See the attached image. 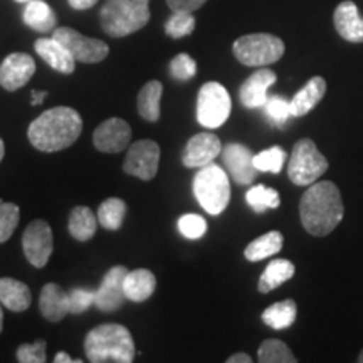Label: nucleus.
<instances>
[{
	"label": "nucleus",
	"mask_w": 363,
	"mask_h": 363,
	"mask_svg": "<svg viewBox=\"0 0 363 363\" xmlns=\"http://www.w3.org/2000/svg\"><path fill=\"white\" fill-rule=\"evenodd\" d=\"M345 206L340 189L333 182L321 180L311 184L299 202V217L308 234L325 238L340 225Z\"/></svg>",
	"instance_id": "1"
},
{
	"label": "nucleus",
	"mask_w": 363,
	"mask_h": 363,
	"mask_svg": "<svg viewBox=\"0 0 363 363\" xmlns=\"http://www.w3.org/2000/svg\"><path fill=\"white\" fill-rule=\"evenodd\" d=\"M83 131V120L72 108L57 106L44 111L30 123L27 136L34 148L52 153L71 147Z\"/></svg>",
	"instance_id": "2"
},
{
	"label": "nucleus",
	"mask_w": 363,
	"mask_h": 363,
	"mask_svg": "<svg viewBox=\"0 0 363 363\" xmlns=\"http://www.w3.org/2000/svg\"><path fill=\"white\" fill-rule=\"evenodd\" d=\"M84 353L93 363H131L135 360L133 337L123 325H99L86 335Z\"/></svg>",
	"instance_id": "3"
},
{
	"label": "nucleus",
	"mask_w": 363,
	"mask_h": 363,
	"mask_svg": "<svg viewBox=\"0 0 363 363\" xmlns=\"http://www.w3.org/2000/svg\"><path fill=\"white\" fill-rule=\"evenodd\" d=\"M150 0H106L99 17L104 33L125 38L143 29L150 21Z\"/></svg>",
	"instance_id": "4"
},
{
	"label": "nucleus",
	"mask_w": 363,
	"mask_h": 363,
	"mask_svg": "<svg viewBox=\"0 0 363 363\" xmlns=\"http://www.w3.org/2000/svg\"><path fill=\"white\" fill-rule=\"evenodd\" d=\"M194 195L208 214H222L230 202V184L224 169L216 163L202 167L194 177Z\"/></svg>",
	"instance_id": "5"
},
{
	"label": "nucleus",
	"mask_w": 363,
	"mask_h": 363,
	"mask_svg": "<svg viewBox=\"0 0 363 363\" xmlns=\"http://www.w3.org/2000/svg\"><path fill=\"white\" fill-rule=\"evenodd\" d=\"M328 160L310 138H303L294 145L288 163V177L298 187H310L326 174Z\"/></svg>",
	"instance_id": "6"
},
{
	"label": "nucleus",
	"mask_w": 363,
	"mask_h": 363,
	"mask_svg": "<svg viewBox=\"0 0 363 363\" xmlns=\"http://www.w3.org/2000/svg\"><path fill=\"white\" fill-rule=\"evenodd\" d=\"M233 51L240 65L264 67L274 65L283 57L284 43L272 34H247L235 40Z\"/></svg>",
	"instance_id": "7"
},
{
	"label": "nucleus",
	"mask_w": 363,
	"mask_h": 363,
	"mask_svg": "<svg viewBox=\"0 0 363 363\" xmlns=\"http://www.w3.org/2000/svg\"><path fill=\"white\" fill-rule=\"evenodd\" d=\"M230 110L233 101L224 86L216 81L202 86L197 96V121L203 128H219L229 120Z\"/></svg>",
	"instance_id": "8"
},
{
	"label": "nucleus",
	"mask_w": 363,
	"mask_h": 363,
	"mask_svg": "<svg viewBox=\"0 0 363 363\" xmlns=\"http://www.w3.org/2000/svg\"><path fill=\"white\" fill-rule=\"evenodd\" d=\"M52 38L65 45L76 61L84 62V65H96V62L106 59L108 54H110V48H108L106 43L99 39L86 38V35L79 34L78 30L71 29V27L54 29Z\"/></svg>",
	"instance_id": "9"
},
{
	"label": "nucleus",
	"mask_w": 363,
	"mask_h": 363,
	"mask_svg": "<svg viewBox=\"0 0 363 363\" xmlns=\"http://www.w3.org/2000/svg\"><path fill=\"white\" fill-rule=\"evenodd\" d=\"M160 163V147L153 140H140L130 145L126 153L123 170L125 174L136 177L140 180L155 179Z\"/></svg>",
	"instance_id": "10"
},
{
	"label": "nucleus",
	"mask_w": 363,
	"mask_h": 363,
	"mask_svg": "<svg viewBox=\"0 0 363 363\" xmlns=\"http://www.w3.org/2000/svg\"><path fill=\"white\" fill-rule=\"evenodd\" d=\"M22 249L27 261L34 267H44L48 264L54 249L52 230L48 222L38 219L27 225L22 238Z\"/></svg>",
	"instance_id": "11"
},
{
	"label": "nucleus",
	"mask_w": 363,
	"mask_h": 363,
	"mask_svg": "<svg viewBox=\"0 0 363 363\" xmlns=\"http://www.w3.org/2000/svg\"><path fill=\"white\" fill-rule=\"evenodd\" d=\"M128 269L125 266H115L104 274L99 288L94 291V306L104 313H113L120 310L126 301L125 278Z\"/></svg>",
	"instance_id": "12"
},
{
	"label": "nucleus",
	"mask_w": 363,
	"mask_h": 363,
	"mask_svg": "<svg viewBox=\"0 0 363 363\" xmlns=\"http://www.w3.org/2000/svg\"><path fill=\"white\" fill-rule=\"evenodd\" d=\"M222 153V143L219 136L214 133H203L194 135L187 142V147L184 150L182 162L187 169H202L216 160Z\"/></svg>",
	"instance_id": "13"
},
{
	"label": "nucleus",
	"mask_w": 363,
	"mask_h": 363,
	"mask_svg": "<svg viewBox=\"0 0 363 363\" xmlns=\"http://www.w3.org/2000/svg\"><path fill=\"white\" fill-rule=\"evenodd\" d=\"M224 165L230 179L239 185H249L256 180L257 169L254 167V155L246 145L229 143L222 148Z\"/></svg>",
	"instance_id": "14"
},
{
	"label": "nucleus",
	"mask_w": 363,
	"mask_h": 363,
	"mask_svg": "<svg viewBox=\"0 0 363 363\" xmlns=\"http://www.w3.org/2000/svg\"><path fill=\"white\" fill-rule=\"evenodd\" d=\"M131 128L121 118H110L94 130L93 142L99 152L120 153L130 147Z\"/></svg>",
	"instance_id": "15"
},
{
	"label": "nucleus",
	"mask_w": 363,
	"mask_h": 363,
	"mask_svg": "<svg viewBox=\"0 0 363 363\" xmlns=\"http://www.w3.org/2000/svg\"><path fill=\"white\" fill-rule=\"evenodd\" d=\"M35 72L34 59L26 52H13L0 65V86L6 91H17L29 83Z\"/></svg>",
	"instance_id": "16"
},
{
	"label": "nucleus",
	"mask_w": 363,
	"mask_h": 363,
	"mask_svg": "<svg viewBox=\"0 0 363 363\" xmlns=\"http://www.w3.org/2000/svg\"><path fill=\"white\" fill-rule=\"evenodd\" d=\"M276 72L262 67L244 81L239 89V99L246 108H261L267 99V91L276 83Z\"/></svg>",
	"instance_id": "17"
},
{
	"label": "nucleus",
	"mask_w": 363,
	"mask_h": 363,
	"mask_svg": "<svg viewBox=\"0 0 363 363\" xmlns=\"http://www.w3.org/2000/svg\"><path fill=\"white\" fill-rule=\"evenodd\" d=\"M333 24L337 33L348 43H363V17L358 12L355 2L345 0L335 9Z\"/></svg>",
	"instance_id": "18"
},
{
	"label": "nucleus",
	"mask_w": 363,
	"mask_h": 363,
	"mask_svg": "<svg viewBox=\"0 0 363 363\" xmlns=\"http://www.w3.org/2000/svg\"><path fill=\"white\" fill-rule=\"evenodd\" d=\"M35 52L48 62L52 69H56L62 74H71L76 67V59L71 56V52L54 38L38 39L34 44Z\"/></svg>",
	"instance_id": "19"
},
{
	"label": "nucleus",
	"mask_w": 363,
	"mask_h": 363,
	"mask_svg": "<svg viewBox=\"0 0 363 363\" xmlns=\"http://www.w3.org/2000/svg\"><path fill=\"white\" fill-rule=\"evenodd\" d=\"M39 310L49 321H61L69 313V294L56 283L45 284L39 296Z\"/></svg>",
	"instance_id": "20"
},
{
	"label": "nucleus",
	"mask_w": 363,
	"mask_h": 363,
	"mask_svg": "<svg viewBox=\"0 0 363 363\" xmlns=\"http://www.w3.org/2000/svg\"><path fill=\"white\" fill-rule=\"evenodd\" d=\"M326 93V81L321 76H315L291 99V116H305L318 103L321 101Z\"/></svg>",
	"instance_id": "21"
},
{
	"label": "nucleus",
	"mask_w": 363,
	"mask_h": 363,
	"mask_svg": "<svg viewBox=\"0 0 363 363\" xmlns=\"http://www.w3.org/2000/svg\"><path fill=\"white\" fill-rule=\"evenodd\" d=\"M0 303L13 313H22L33 303L29 286L13 278H0Z\"/></svg>",
	"instance_id": "22"
},
{
	"label": "nucleus",
	"mask_w": 363,
	"mask_h": 363,
	"mask_svg": "<svg viewBox=\"0 0 363 363\" xmlns=\"http://www.w3.org/2000/svg\"><path fill=\"white\" fill-rule=\"evenodd\" d=\"M123 288L126 299L133 303H143L155 291L157 279L153 272L148 269H135L131 272L128 271Z\"/></svg>",
	"instance_id": "23"
},
{
	"label": "nucleus",
	"mask_w": 363,
	"mask_h": 363,
	"mask_svg": "<svg viewBox=\"0 0 363 363\" xmlns=\"http://www.w3.org/2000/svg\"><path fill=\"white\" fill-rule=\"evenodd\" d=\"M22 19H24L30 29L38 30V33H49V30L56 29L57 24L56 13L44 0H30V2H27Z\"/></svg>",
	"instance_id": "24"
},
{
	"label": "nucleus",
	"mask_w": 363,
	"mask_h": 363,
	"mask_svg": "<svg viewBox=\"0 0 363 363\" xmlns=\"http://www.w3.org/2000/svg\"><path fill=\"white\" fill-rule=\"evenodd\" d=\"M296 272V267L291 261L288 259H274L266 266V269L262 271L259 283H257V289L259 293L266 294L271 293L272 289L279 288L281 284H284L286 281H289Z\"/></svg>",
	"instance_id": "25"
},
{
	"label": "nucleus",
	"mask_w": 363,
	"mask_h": 363,
	"mask_svg": "<svg viewBox=\"0 0 363 363\" xmlns=\"http://www.w3.org/2000/svg\"><path fill=\"white\" fill-rule=\"evenodd\" d=\"M98 219L96 216L91 212L89 207L78 206L71 211L69 214V222H67V229H69V234L76 240H84L93 239V235L96 234L98 229Z\"/></svg>",
	"instance_id": "26"
},
{
	"label": "nucleus",
	"mask_w": 363,
	"mask_h": 363,
	"mask_svg": "<svg viewBox=\"0 0 363 363\" xmlns=\"http://www.w3.org/2000/svg\"><path fill=\"white\" fill-rule=\"evenodd\" d=\"M283 234L279 230H271V233H266L259 235L257 239H254L249 246L244 249V256H246L247 261L257 262L266 259V257L274 256L278 254L281 249H283Z\"/></svg>",
	"instance_id": "27"
},
{
	"label": "nucleus",
	"mask_w": 363,
	"mask_h": 363,
	"mask_svg": "<svg viewBox=\"0 0 363 363\" xmlns=\"http://www.w3.org/2000/svg\"><path fill=\"white\" fill-rule=\"evenodd\" d=\"M163 93V86L160 81H150L140 89L138 93V113L147 121L160 120V99Z\"/></svg>",
	"instance_id": "28"
},
{
	"label": "nucleus",
	"mask_w": 363,
	"mask_h": 363,
	"mask_svg": "<svg viewBox=\"0 0 363 363\" xmlns=\"http://www.w3.org/2000/svg\"><path fill=\"white\" fill-rule=\"evenodd\" d=\"M298 315V306L293 299H284V301L274 303L266 308L262 313V321L272 330H286L294 325Z\"/></svg>",
	"instance_id": "29"
},
{
	"label": "nucleus",
	"mask_w": 363,
	"mask_h": 363,
	"mask_svg": "<svg viewBox=\"0 0 363 363\" xmlns=\"http://www.w3.org/2000/svg\"><path fill=\"white\" fill-rule=\"evenodd\" d=\"M126 216V203L118 197L106 199L98 208V222L104 229L118 230Z\"/></svg>",
	"instance_id": "30"
},
{
	"label": "nucleus",
	"mask_w": 363,
	"mask_h": 363,
	"mask_svg": "<svg viewBox=\"0 0 363 363\" xmlns=\"http://www.w3.org/2000/svg\"><path fill=\"white\" fill-rule=\"evenodd\" d=\"M246 202L254 212L261 214L267 208H278L281 199L278 190L266 187V185H254V187L247 190Z\"/></svg>",
	"instance_id": "31"
},
{
	"label": "nucleus",
	"mask_w": 363,
	"mask_h": 363,
	"mask_svg": "<svg viewBox=\"0 0 363 363\" xmlns=\"http://www.w3.org/2000/svg\"><path fill=\"white\" fill-rule=\"evenodd\" d=\"M257 360L261 363H296L298 358L281 340H266L257 350Z\"/></svg>",
	"instance_id": "32"
},
{
	"label": "nucleus",
	"mask_w": 363,
	"mask_h": 363,
	"mask_svg": "<svg viewBox=\"0 0 363 363\" xmlns=\"http://www.w3.org/2000/svg\"><path fill=\"white\" fill-rule=\"evenodd\" d=\"M262 108H264L266 118L274 126H283L288 121V118L291 116V101L284 96H279V94L267 96Z\"/></svg>",
	"instance_id": "33"
},
{
	"label": "nucleus",
	"mask_w": 363,
	"mask_h": 363,
	"mask_svg": "<svg viewBox=\"0 0 363 363\" xmlns=\"http://www.w3.org/2000/svg\"><path fill=\"white\" fill-rule=\"evenodd\" d=\"M286 162V152L281 147H271L262 150L261 153L254 155V167L257 172H269V174H279Z\"/></svg>",
	"instance_id": "34"
},
{
	"label": "nucleus",
	"mask_w": 363,
	"mask_h": 363,
	"mask_svg": "<svg viewBox=\"0 0 363 363\" xmlns=\"http://www.w3.org/2000/svg\"><path fill=\"white\" fill-rule=\"evenodd\" d=\"M21 219V208L12 202H0V244L12 238Z\"/></svg>",
	"instance_id": "35"
},
{
	"label": "nucleus",
	"mask_w": 363,
	"mask_h": 363,
	"mask_svg": "<svg viewBox=\"0 0 363 363\" xmlns=\"http://www.w3.org/2000/svg\"><path fill=\"white\" fill-rule=\"evenodd\" d=\"M195 29V17L192 12H174L165 24V33L174 39L190 35Z\"/></svg>",
	"instance_id": "36"
},
{
	"label": "nucleus",
	"mask_w": 363,
	"mask_h": 363,
	"mask_svg": "<svg viewBox=\"0 0 363 363\" xmlns=\"http://www.w3.org/2000/svg\"><path fill=\"white\" fill-rule=\"evenodd\" d=\"M179 230L187 239H201L207 233V222L199 214H185L179 219Z\"/></svg>",
	"instance_id": "37"
},
{
	"label": "nucleus",
	"mask_w": 363,
	"mask_h": 363,
	"mask_svg": "<svg viewBox=\"0 0 363 363\" xmlns=\"http://www.w3.org/2000/svg\"><path fill=\"white\" fill-rule=\"evenodd\" d=\"M170 74L177 81H189L197 74V62L194 61L189 54L182 52L175 56L170 62Z\"/></svg>",
	"instance_id": "38"
},
{
	"label": "nucleus",
	"mask_w": 363,
	"mask_h": 363,
	"mask_svg": "<svg viewBox=\"0 0 363 363\" xmlns=\"http://www.w3.org/2000/svg\"><path fill=\"white\" fill-rule=\"evenodd\" d=\"M17 360L21 363H44L45 362V342L38 340L34 343H24L17 348Z\"/></svg>",
	"instance_id": "39"
},
{
	"label": "nucleus",
	"mask_w": 363,
	"mask_h": 363,
	"mask_svg": "<svg viewBox=\"0 0 363 363\" xmlns=\"http://www.w3.org/2000/svg\"><path fill=\"white\" fill-rule=\"evenodd\" d=\"M69 294V313L81 315L94 305V291L88 289H72Z\"/></svg>",
	"instance_id": "40"
},
{
	"label": "nucleus",
	"mask_w": 363,
	"mask_h": 363,
	"mask_svg": "<svg viewBox=\"0 0 363 363\" xmlns=\"http://www.w3.org/2000/svg\"><path fill=\"white\" fill-rule=\"evenodd\" d=\"M206 2L207 0H167L172 12H195Z\"/></svg>",
	"instance_id": "41"
},
{
	"label": "nucleus",
	"mask_w": 363,
	"mask_h": 363,
	"mask_svg": "<svg viewBox=\"0 0 363 363\" xmlns=\"http://www.w3.org/2000/svg\"><path fill=\"white\" fill-rule=\"evenodd\" d=\"M69 6L76 11H86V9L94 7L98 4V0H67Z\"/></svg>",
	"instance_id": "42"
},
{
	"label": "nucleus",
	"mask_w": 363,
	"mask_h": 363,
	"mask_svg": "<svg viewBox=\"0 0 363 363\" xmlns=\"http://www.w3.org/2000/svg\"><path fill=\"white\" fill-rule=\"evenodd\" d=\"M227 363H252V358L247 353H234L233 357L227 358Z\"/></svg>",
	"instance_id": "43"
},
{
	"label": "nucleus",
	"mask_w": 363,
	"mask_h": 363,
	"mask_svg": "<svg viewBox=\"0 0 363 363\" xmlns=\"http://www.w3.org/2000/svg\"><path fill=\"white\" fill-rule=\"evenodd\" d=\"M30 96H33V101H30V104H33V106H39V104H43L44 103V98L48 96V91H33V93H30Z\"/></svg>",
	"instance_id": "44"
},
{
	"label": "nucleus",
	"mask_w": 363,
	"mask_h": 363,
	"mask_svg": "<svg viewBox=\"0 0 363 363\" xmlns=\"http://www.w3.org/2000/svg\"><path fill=\"white\" fill-rule=\"evenodd\" d=\"M54 362L56 363H81V360H74V358H71L65 352H59L57 355L54 357Z\"/></svg>",
	"instance_id": "45"
},
{
	"label": "nucleus",
	"mask_w": 363,
	"mask_h": 363,
	"mask_svg": "<svg viewBox=\"0 0 363 363\" xmlns=\"http://www.w3.org/2000/svg\"><path fill=\"white\" fill-rule=\"evenodd\" d=\"M4 155H6V147H4V142H2V138H0V162H2Z\"/></svg>",
	"instance_id": "46"
},
{
	"label": "nucleus",
	"mask_w": 363,
	"mask_h": 363,
	"mask_svg": "<svg viewBox=\"0 0 363 363\" xmlns=\"http://www.w3.org/2000/svg\"><path fill=\"white\" fill-rule=\"evenodd\" d=\"M4 326V313H2V303H0V331H2Z\"/></svg>",
	"instance_id": "47"
},
{
	"label": "nucleus",
	"mask_w": 363,
	"mask_h": 363,
	"mask_svg": "<svg viewBox=\"0 0 363 363\" xmlns=\"http://www.w3.org/2000/svg\"><path fill=\"white\" fill-rule=\"evenodd\" d=\"M358 362H360V363H363V350H362V353H360V355H358Z\"/></svg>",
	"instance_id": "48"
},
{
	"label": "nucleus",
	"mask_w": 363,
	"mask_h": 363,
	"mask_svg": "<svg viewBox=\"0 0 363 363\" xmlns=\"http://www.w3.org/2000/svg\"><path fill=\"white\" fill-rule=\"evenodd\" d=\"M16 2H19V4H27V2H30V0H16Z\"/></svg>",
	"instance_id": "49"
}]
</instances>
